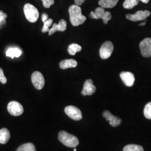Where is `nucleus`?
I'll return each instance as SVG.
<instances>
[{"instance_id":"f257e3e1","label":"nucleus","mask_w":151,"mask_h":151,"mask_svg":"<svg viewBox=\"0 0 151 151\" xmlns=\"http://www.w3.org/2000/svg\"><path fill=\"white\" fill-rule=\"evenodd\" d=\"M69 14L70 22L74 27L79 26L86 20V17L82 14V10L80 6H70L69 8Z\"/></svg>"},{"instance_id":"f03ea898","label":"nucleus","mask_w":151,"mask_h":151,"mask_svg":"<svg viewBox=\"0 0 151 151\" xmlns=\"http://www.w3.org/2000/svg\"><path fill=\"white\" fill-rule=\"evenodd\" d=\"M58 139L65 146L70 148H75L79 144V140L76 137L65 131L60 132L58 134Z\"/></svg>"},{"instance_id":"7ed1b4c3","label":"nucleus","mask_w":151,"mask_h":151,"mask_svg":"<svg viewBox=\"0 0 151 151\" xmlns=\"http://www.w3.org/2000/svg\"><path fill=\"white\" fill-rule=\"evenodd\" d=\"M24 12L27 20L30 22H35L39 17V11L34 6L27 4L24 7Z\"/></svg>"},{"instance_id":"20e7f679","label":"nucleus","mask_w":151,"mask_h":151,"mask_svg":"<svg viewBox=\"0 0 151 151\" xmlns=\"http://www.w3.org/2000/svg\"><path fill=\"white\" fill-rule=\"evenodd\" d=\"M114 50L113 44L110 41L104 43L100 49V56L101 59L106 60L112 54Z\"/></svg>"},{"instance_id":"39448f33","label":"nucleus","mask_w":151,"mask_h":151,"mask_svg":"<svg viewBox=\"0 0 151 151\" xmlns=\"http://www.w3.org/2000/svg\"><path fill=\"white\" fill-rule=\"evenodd\" d=\"M9 113L13 116H20L24 112V108L22 104L15 101H12L9 103L7 105Z\"/></svg>"},{"instance_id":"423d86ee","label":"nucleus","mask_w":151,"mask_h":151,"mask_svg":"<svg viewBox=\"0 0 151 151\" xmlns=\"http://www.w3.org/2000/svg\"><path fill=\"white\" fill-rule=\"evenodd\" d=\"M32 85L37 90H42L45 85V80L43 75L38 71L32 73Z\"/></svg>"},{"instance_id":"0eeeda50","label":"nucleus","mask_w":151,"mask_h":151,"mask_svg":"<svg viewBox=\"0 0 151 151\" xmlns=\"http://www.w3.org/2000/svg\"><path fill=\"white\" fill-rule=\"evenodd\" d=\"M141 54L145 58L151 57V38H147L143 40L139 44Z\"/></svg>"},{"instance_id":"6e6552de","label":"nucleus","mask_w":151,"mask_h":151,"mask_svg":"<svg viewBox=\"0 0 151 151\" xmlns=\"http://www.w3.org/2000/svg\"><path fill=\"white\" fill-rule=\"evenodd\" d=\"M65 113L66 114L70 119L74 120H80L82 118L81 111L75 106H68L65 109Z\"/></svg>"},{"instance_id":"1a4fd4ad","label":"nucleus","mask_w":151,"mask_h":151,"mask_svg":"<svg viewBox=\"0 0 151 151\" xmlns=\"http://www.w3.org/2000/svg\"><path fill=\"white\" fill-rule=\"evenodd\" d=\"M151 12L149 11H138L135 14H127L126 17L132 22H138L146 20V18L149 17Z\"/></svg>"},{"instance_id":"9d476101","label":"nucleus","mask_w":151,"mask_h":151,"mask_svg":"<svg viewBox=\"0 0 151 151\" xmlns=\"http://www.w3.org/2000/svg\"><path fill=\"white\" fill-rule=\"evenodd\" d=\"M120 77L127 86L132 87L134 85L135 77L132 72H122L120 74Z\"/></svg>"},{"instance_id":"9b49d317","label":"nucleus","mask_w":151,"mask_h":151,"mask_svg":"<svg viewBox=\"0 0 151 151\" xmlns=\"http://www.w3.org/2000/svg\"><path fill=\"white\" fill-rule=\"evenodd\" d=\"M96 88L93 85V81L92 80L88 79L85 82L83 90L81 92V94L83 96L92 95L96 91Z\"/></svg>"},{"instance_id":"f8f14e48","label":"nucleus","mask_w":151,"mask_h":151,"mask_svg":"<svg viewBox=\"0 0 151 151\" xmlns=\"http://www.w3.org/2000/svg\"><path fill=\"white\" fill-rule=\"evenodd\" d=\"M103 117L106 118V120L109 122L110 125L112 127H117L122 123V119L118 117L115 116L108 110H106L103 113Z\"/></svg>"},{"instance_id":"ddd939ff","label":"nucleus","mask_w":151,"mask_h":151,"mask_svg":"<svg viewBox=\"0 0 151 151\" xmlns=\"http://www.w3.org/2000/svg\"><path fill=\"white\" fill-rule=\"evenodd\" d=\"M77 62L73 59L65 60L61 61L60 63V67L62 70H65L69 68H75L77 66Z\"/></svg>"},{"instance_id":"4468645a","label":"nucleus","mask_w":151,"mask_h":151,"mask_svg":"<svg viewBox=\"0 0 151 151\" xmlns=\"http://www.w3.org/2000/svg\"><path fill=\"white\" fill-rule=\"evenodd\" d=\"M10 138V133L9 130L6 128L0 130V143L4 145L7 143Z\"/></svg>"},{"instance_id":"2eb2a0df","label":"nucleus","mask_w":151,"mask_h":151,"mask_svg":"<svg viewBox=\"0 0 151 151\" xmlns=\"http://www.w3.org/2000/svg\"><path fill=\"white\" fill-rule=\"evenodd\" d=\"M119 0H99V5L103 8H113L116 5Z\"/></svg>"},{"instance_id":"dca6fc26","label":"nucleus","mask_w":151,"mask_h":151,"mask_svg":"<svg viewBox=\"0 0 151 151\" xmlns=\"http://www.w3.org/2000/svg\"><path fill=\"white\" fill-rule=\"evenodd\" d=\"M22 54V50L17 48H10L8 49L6 52L7 57L14 58V57H19Z\"/></svg>"},{"instance_id":"f3484780","label":"nucleus","mask_w":151,"mask_h":151,"mask_svg":"<svg viewBox=\"0 0 151 151\" xmlns=\"http://www.w3.org/2000/svg\"><path fill=\"white\" fill-rule=\"evenodd\" d=\"M82 50V47L77 44H72L69 45L68 48V52L71 55H75L77 52H80Z\"/></svg>"},{"instance_id":"a211bd4d","label":"nucleus","mask_w":151,"mask_h":151,"mask_svg":"<svg viewBox=\"0 0 151 151\" xmlns=\"http://www.w3.org/2000/svg\"><path fill=\"white\" fill-rule=\"evenodd\" d=\"M16 151H36V148L32 143H27L20 146Z\"/></svg>"},{"instance_id":"6ab92c4d","label":"nucleus","mask_w":151,"mask_h":151,"mask_svg":"<svg viewBox=\"0 0 151 151\" xmlns=\"http://www.w3.org/2000/svg\"><path fill=\"white\" fill-rule=\"evenodd\" d=\"M123 151H144L143 148L139 145H128L125 146Z\"/></svg>"},{"instance_id":"aec40b11","label":"nucleus","mask_w":151,"mask_h":151,"mask_svg":"<svg viewBox=\"0 0 151 151\" xmlns=\"http://www.w3.org/2000/svg\"><path fill=\"white\" fill-rule=\"evenodd\" d=\"M138 3V0H125L123 4V7L127 9H131L137 5Z\"/></svg>"},{"instance_id":"412c9836","label":"nucleus","mask_w":151,"mask_h":151,"mask_svg":"<svg viewBox=\"0 0 151 151\" xmlns=\"http://www.w3.org/2000/svg\"><path fill=\"white\" fill-rule=\"evenodd\" d=\"M7 14L3 11H0V29H2L6 26V19L7 18Z\"/></svg>"},{"instance_id":"4be33fe9","label":"nucleus","mask_w":151,"mask_h":151,"mask_svg":"<svg viewBox=\"0 0 151 151\" xmlns=\"http://www.w3.org/2000/svg\"><path fill=\"white\" fill-rule=\"evenodd\" d=\"M53 23V20L52 19H49L46 22H44V25L42 29V32L43 33L45 32H49V27L52 25Z\"/></svg>"},{"instance_id":"5701e85b","label":"nucleus","mask_w":151,"mask_h":151,"mask_svg":"<svg viewBox=\"0 0 151 151\" xmlns=\"http://www.w3.org/2000/svg\"><path fill=\"white\" fill-rule=\"evenodd\" d=\"M144 115L147 119H151V102L146 105L144 109Z\"/></svg>"},{"instance_id":"b1692460","label":"nucleus","mask_w":151,"mask_h":151,"mask_svg":"<svg viewBox=\"0 0 151 151\" xmlns=\"http://www.w3.org/2000/svg\"><path fill=\"white\" fill-rule=\"evenodd\" d=\"M67 29V22L65 20H60L58 24L57 32H65Z\"/></svg>"},{"instance_id":"393cba45","label":"nucleus","mask_w":151,"mask_h":151,"mask_svg":"<svg viewBox=\"0 0 151 151\" xmlns=\"http://www.w3.org/2000/svg\"><path fill=\"white\" fill-rule=\"evenodd\" d=\"M103 19V22L105 24H107L108 22L111 19V14L110 12H105V13L104 14L103 16L101 17V18Z\"/></svg>"},{"instance_id":"a878e982","label":"nucleus","mask_w":151,"mask_h":151,"mask_svg":"<svg viewBox=\"0 0 151 151\" xmlns=\"http://www.w3.org/2000/svg\"><path fill=\"white\" fill-rule=\"evenodd\" d=\"M95 12L97 15L98 19H101L105 11L104 8H103L102 7H97V9L95 10Z\"/></svg>"},{"instance_id":"bb28decb","label":"nucleus","mask_w":151,"mask_h":151,"mask_svg":"<svg viewBox=\"0 0 151 151\" xmlns=\"http://www.w3.org/2000/svg\"><path fill=\"white\" fill-rule=\"evenodd\" d=\"M44 7L45 8H49L54 4V0H42Z\"/></svg>"},{"instance_id":"cd10ccee","label":"nucleus","mask_w":151,"mask_h":151,"mask_svg":"<svg viewBox=\"0 0 151 151\" xmlns=\"http://www.w3.org/2000/svg\"><path fill=\"white\" fill-rule=\"evenodd\" d=\"M0 82L2 84H5L7 82V78L4 75L3 70L0 68Z\"/></svg>"},{"instance_id":"c85d7f7f","label":"nucleus","mask_w":151,"mask_h":151,"mask_svg":"<svg viewBox=\"0 0 151 151\" xmlns=\"http://www.w3.org/2000/svg\"><path fill=\"white\" fill-rule=\"evenodd\" d=\"M57 29H58V24L56 23H54L52 25V27L50 29L49 31V35H52L56 32H57Z\"/></svg>"},{"instance_id":"c756f323","label":"nucleus","mask_w":151,"mask_h":151,"mask_svg":"<svg viewBox=\"0 0 151 151\" xmlns=\"http://www.w3.org/2000/svg\"><path fill=\"white\" fill-rule=\"evenodd\" d=\"M90 17L92 18V19H98V17H97L96 14L95 13V12H93V11H92L90 13Z\"/></svg>"},{"instance_id":"7c9ffc66","label":"nucleus","mask_w":151,"mask_h":151,"mask_svg":"<svg viewBox=\"0 0 151 151\" xmlns=\"http://www.w3.org/2000/svg\"><path fill=\"white\" fill-rule=\"evenodd\" d=\"M85 0H75L76 5L78 6H81L85 2Z\"/></svg>"},{"instance_id":"2f4dec72","label":"nucleus","mask_w":151,"mask_h":151,"mask_svg":"<svg viewBox=\"0 0 151 151\" xmlns=\"http://www.w3.org/2000/svg\"><path fill=\"white\" fill-rule=\"evenodd\" d=\"M42 21L43 22H46L48 19V15L47 14L44 13V14L42 15Z\"/></svg>"},{"instance_id":"473e14b6","label":"nucleus","mask_w":151,"mask_h":151,"mask_svg":"<svg viewBox=\"0 0 151 151\" xmlns=\"http://www.w3.org/2000/svg\"><path fill=\"white\" fill-rule=\"evenodd\" d=\"M138 1H142V2H143L145 4H147L150 1V0H138Z\"/></svg>"},{"instance_id":"72a5a7b5","label":"nucleus","mask_w":151,"mask_h":151,"mask_svg":"<svg viewBox=\"0 0 151 151\" xmlns=\"http://www.w3.org/2000/svg\"><path fill=\"white\" fill-rule=\"evenodd\" d=\"M145 24H146V22H143V23L139 24V26H144V25H145Z\"/></svg>"},{"instance_id":"f704fd0d","label":"nucleus","mask_w":151,"mask_h":151,"mask_svg":"<svg viewBox=\"0 0 151 151\" xmlns=\"http://www.w3.org/2000/svg\"><path fill=\"white\" fill-rule=\"evenodd\" d=\"M73 151H76V148H75V149H74V150H73Z\"/></svg>"}]
</instances>
